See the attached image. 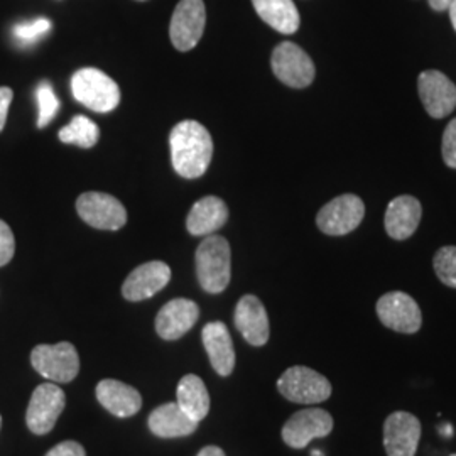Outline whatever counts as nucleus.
Masks as SVG:
<instances>
[{
  "label": "nucleus",
  "mask_w": 456,
  "mask_h": 456,
  "mask_svg": "<svg viewBox=\"0 0 456 456\" xmlns=\"http://www.w3.org/2000/svg\"><path fill=\"white\" fill-rule=\"evenodd\" d=\"M169 147L175 171L186 180L203 176L212 163V135L196 120H183L175 126Z\"/></svg>",
  "instance_id": "f257e3e1"
},
{
  "label": "nucleus",
  "mask_w": 456,
  "mask_h": 456,
  "mask_svg": "<svg viewBox=\"0 0 456 456\" xmlns=\"http://www.w3.org/2000/svg\"><path fill=\"white\" fill-rule=\"evenodd\" d=\"M196 276L210 294L224 293L232 277V252L227 239L208 235L196 250Z\"/></svg>",
  "instance_id": "f03ea898"
},
{
  "label": "nucleus",
  "mask_w": 456,
  "mask_h": 456,
  "mask_svg": "<svg viewBox=\"0 0 456 456\" xmlns=\"http://www.w3.org/2000/svg\"><path fill=\"white\" fill-rule=\"evenodd\" d=\"M71 94L82 105L98 114H109L118 107V85L97 68L78 69L71 78Z\"/></svg>",
  "instance_id": "7ed1b4c3"
},
{
  "label": "nucleus",
  "mask_w": 456,
  "mask_h": 456,
  "mask_svg": "<svg viewBox=\"0 0 456 456\" xmlns=\"http://www.w3.org/2000/svg\"><path fill=\"white\" fill-rule=\"evenodd\" d=\"M277 391L296 404L325 403L331 395V384L325 375L305 365H294L277 380Z\"/></svg>",
  "instance_id": "20e7f679"
},
{
  "label": "nucleus",
  "mask_w": 456,
  "mask_h": 456,
  "mask_svg": "<svg viewBox=\"0 0 456 456\" xmlns=\"http://www.w3.org/2000/svg\"><path fill=\"white\" fill-rule=\"evenodd\" d=\"M34 369L56 384H68L80 372L78 352L71 343L37 345L31 354Z\"/></svg>",
  "instance_id": "39448f33"
},
{
  "label": "nucleus",
  "mask_w": 456,
  "mask_h": 456,
  "mask_svg": "<svg viewBox=\"0 0 456 456\" xmlns=\"http://www.w3.org/2000/svg\"><path fill=\"white\" fill-rule=\"evenodd\" d=\"M271 66L277 80L291 88L310 86L316 75V68L308 53L289 41L281 43L273 51Z\"/></svg>",
  "instance_id": "423d86ee"
},
{
  "label": "nucleus",
  "mask_w": 456,
  "mask_h": 456,
  "mask_svg": "<svg viewBox=\"0 0 456 456\" xmlns=\"http://www.w3.org/2000/svg\"><path fill=\"white\" fill-rule=\"evenodd\" d=\"M375 310L380 323L397 333L412 335L423 325V314L418 303L403 291L384 294L377 301Z\"/></svg>",
  "instance_id": "0eeeda50"
},
{
  "label": "nucleus",
  "mask_w": 456,
  "mask_h": 456,
  "mask_svg": "<svg viewBox=\"0 0 456 456\" xmlns=\"http://www.w3.org/2000/svg\"><path fill=\"white\" fill-rule=\"evenodd\" d=\"M365 216V205L357 195H342L318 212L316 225L331 237H340L354 232Z\"/></svg>",
  "instance_id": "6e6552de"
},
{
  "label": "nucleus",
  "mask_w": 456,
  "mask_h": 456,
  "mask_svg": "<svg viewBox=\"0 0 456 456\" xmlns=\"http://www.w3.org/2000/svg\"><path fill=\"white\" fill-rule=\"evenodd\" d=\"M333 431V418L325 409L310 408L294 412L282 428V440L296 450L306 448L311 441L325 438Z\"/></svg>",
  "instance_id": "1a4fd4ad"
},
{
  "label": "nucleus",
  "mask_w": 456,
  "mask_h": 456,
  "mask_svg": "<svg viewBox=\"0 0 456 456\" xmlns=\"http://www.w3.org/2000/svg\"><path fill=\"white\" fill-rule=\"evenodd\" d=\"M66 395L56 384H41L34 389L26 423L34 435H48L65 409Z\"/></svg>",
  "instance_id": "9d476101"
},
{
  "label": "nucleus",
  "mask_w": 456,
  "mask_h": 456,
  "mask_svg": "<svg viewBox=\"0 0 456 456\" xmlns=\"http://www.w3.org/2000/svg\"><path fill=\"white\" fill-rule=\"evenodd\" d=\"M77 210L85 224L98 230H118L127 224L124 205L107 193H83L77 201Z\"/></svg>",
  "instance_id": "9b49d317"
},
{
  "label": "nucleus",
  "mask_w": 456,
  "mask_h": 456,
  "mask_svg": "<svg viewBox=\"0 0 456 456\" xmlns=\"http://www.w3.org/2000/svg\"><path fill=\"white\" fill-rule=\"evenodd\" d=\"M207 24L203 0H181L171 19L169 36L178 51H190L200 43Z\"/></svg>",
  "instance_id": "f8f14e48"
},
{
  "label": "nucleus",
  "mask_w": 456,
  "mask_h": 456,
  "mask_svg": "<svg viewBox=\"0 0 456 456\" xmlns=\"http://www.w3.org/2000/svg\"><path fill=\"white\" fill-rule=\"evenodd\" d=\"M419 438L421 423L414 414L397 411L387 416L384 423V448L387 456H416Z\"/></svg>",
  "instance_id": "ddd939ff"
},
{
  "label": "nucleus",
  "mask_w": 456,
  "mask_h": 456,
  "mask_svg": "<svg viewBox=\"0 0 456 456\" xmlns=\"http://www.w3.org/2000/svg\"><path fill=\"white\" fill-rule=\"evenodd\" d=\"M418 92L424 110L433 118H443L456 109V86L446 75L436 69H426L418 78Z\"/></svg>",
  "instance_id": "4468645a"
},
{
  "label": "nucleus",
  "mask_w": 456,
  "mask_h": 456,
  "mask_svg": "<svg viewBox=\"0 0 456 456\" xmlns=\"http://www.w3.org/2000/svg\"><path fill=\"white\" fill-rule=\"evenodd\" d=\"M171 281V269L161 261L146 262L135 267L124 281L122 294L127 301H144L159 293Z\"/></svg>",
  "instance_id": "2eb2a0df"
},
{
  "label": "nucleus",
  "mask_w": 456,
  "mask_h": 456,
  "mask_svg": "<svg viewBox=\"0 0 456 456\" xmlns=\"http://www.w3.org/2000/svg\"><path fill=\"white\" fill-rule=\"evenodd\" d=\"M235 326L252 346H264L269 342V316L261 299L254 294L244 296L235 308Z\"/></svg>",
  "instance_id": "dca6fc26"
},
{
  "label": "nucleus",
  "mask_w": 456,
  "mask_h": 456,
  "mask_svg": "<svg viewBox=\"0 0 456 456\" xmlns=\"http://www.w3.org/2000/svg\"><path fill=\"white\" fill-rule=\"evenodd\" d=\"M200 316L198 305L191 299L178 297L164 305L156 316V331L163 340H178L186 335Z\"/></svg>",
  "instance_id": "f3484780"
},
{
  "label": "nucleus",
  "mask_w": 456,
  "mask_h": 456,
  "mask_svg": "<svg viewBox=\"0 0 456 456\" xmlns=\"http://www.w3.org/2000/svg\"><path fill=\"white\" fill-rule=\"evenodd\" d=\"M423 207L414 196L403 195L394 198L387 205L384 227L394 240H408L419 227Z\"/></svg>",
  "instance_id": "a211bd4d"
},
{
  "label": "nucleus",
  "mask_w": 456,
  "mask_h": 456,
  "mask_svg": "<svg viewBox=\"0 0 456 456\" xmlns=\"http://www.w3.org/2000/svg\"><path fill=\"white\" fill-rule=\"evenodd\" d=\"M97 399L103 408L117 418H131L142 408V397L139 391L114 379L98 382Z\"/></svg>",
  "instance_id": "6ab92c4d"
},
{
  "label": "nucleus",
  "mask_w": 456,
  "mask_h": 456,
  "mask_svg": "<svg viewBox=\"0 0 456 456\" xmlns=\"http://www.w3.org/2000/svg\"><path fill=\"white\" fill-rule=\"evenodd\" d=\"M201 338L215 372L222 377L232 374L235 369V350L227 326L222 322L208 323L201 331Z\"/></svg>",
  "instance_id": "aec40b11"
},
{
  "label": "nucleus",
  "mask_w": 456,
  "mask_h": 456,
  "mask_svg": "<svg viewBox=\"0 0 456 456\" xmlns=\"http://www.w3.org/2000/svg\"><path fill=\"white\" fill-rule=\"evenodd\" d=\"M228 208L218 196H205L198 200L186 218V228L195 237L212 235L227 224Z\"/></svg>",
  "instance_id": "412c9836"
},
{
  "label": "nucleus",
  "mask_w": 456,
  "mask_h": 456,
  "mask_svg": "<svg viewBox=\"0 0 456 456\" xmlns=\"http://www.w3.org/2000/svg\"><path fill=\"white\" fill-rule=\"evenodd\" d=\"M147 424L159 438H183L193 435L198 429V423L178 406V403H166L154 409Z\"/></svg>",
  "instance_id": "4be33fe9"
},
{
  "label": "nucleus",
  "mask_w": 456,
  "mask_h": 456,
  "mask_svg": "<svg viewBox=\"0 0 456 456\" xmlns=\"http://www.w3.org/2000/svg\"><path fill=\"white\" fill-rule=\"evenodd\" d=\"M256 12L265 24L281 34H294L301 19L293 0H252Z\"/></svg>",
  "instance_id": "5701e85b"
},
{
  "label": "nucleus",
  "mask_w": 456,
  "mask_h": 456,
  "mask_svg": "<svg viewBox=\"0 0 456 456\" xmlns=\"http://www.w3.org/2000/svg\"><path fill=\"white\" fill-rule=\"evenodd\" d=\"M178 406H180L193 421L200 423L210 412V394L207 391L205 382L198 375H184L178 384Z\"/></svg>",
  "instance_id": "b1692460"
},
{
  "label": "nucleus",
  "mask_w": 456,
  "mask_h": 456,
  "mask_svg": "<svg viewBox=\"0 0 456 456\" xmlns=\"http://www.w3.org/2000/svg\"><path fill=\"white\" fill-rule=\"evenodd\" d=\"M60 141L65 144H75V146L90 149L95 146L100 139L98 126L85 115H75L71 122L65 126L60 134Z\"/></svg>",
  "instance_id": "393cba45"
},
{
  "label": "nucleus",
  "mask_w": 456,
  "mask_h": 456,
  "mask_svg": "<svg viewBox=\"0 0 456 456\" xmlns=\"http://www.w3.org/2000/svg\"><path fill=\"white\" fill-rule=\"evenodd\" d=\"M36 100H37V107H39L37 127L43 129L58 114L60 100L56 97V94H54V90H53V86H51L49 82H43L37 85V88H36Z\"/></svg>",
  "instance_id": "a878e982"
},
{
  "label": "nucleus",
  "mask_w": 456,
  "mask_h": 456,
  "mask_svg": "<svg viewBox=\"0 0 456 456\" xmlns=\"http://www.w3.org/2000/svg\"><path fill=\"white\" fill-rule=\"evenodd\" d=\"M49 31H51V20L46 17L19 22L12 28V34L20 46H33L39 39L48 36Z\"/></svg>",
  "instance_id": "bb28decb"
},
{
  "label": "nucleus",
  "mask_w": 456,
  "mask_h": 456,
  "mask_svg": "<svg viewBox=\"0 0 456 456\" xmlns=\"http://www.w3.org/2000/svg\"><path fill=\"white\" fill-rule=\"evenodd\" d=\"M435 273L440 279L441 282L448 288L456 289V247L455 245H448V247H441L436 252L435 259Z\"/></svg>",
  "instance_id": "cd10ccee"
},
{
  "label": "nucleus",
  "mask_w": 456,
  "mask_h": 456,
  "mask_svg": "<svg viewBox=\"0 0 456 456\" xmlns=\"http://www.w3.org/2000/svg\"><path fill=\"white\" fill-rule=\"evenodd\" d=\"M441 154H443V161L456 169V118H453L443 134V141H441Z\"/></svg>",
  "instance_id": "c85d7f7f"
},
{
  "label": "nucleus",
  "mask_w": 456,
  "mask_h": 456,
  "mask_svg": "<svg viewBox=\"0 0 456 456\" xmlns=\"http://www.w3.org/2000/svg\"><path fill=\"white\" fill-rule=\"evenodd\" d=\"M16 252V240L11 227L0 220V267L9 264Z\"/></svg>",
  "instance_id": "c756f323"
},
{
  "label": "nucleus",
  "mask_w": 456,
  "mask_h": 456,
  "mask_svg": "<svg viewBox=\"0 0 456 456\" xmlns=\"http://www.w3.org/2000/svg\"><path fill=\"white\" fill-rule=\"evenodd\" d=\"M46 456H86V452L77 441H63L51 448Z\"/></svg>",
  "instance_id": "7c9ffc66"
},
{
  "label": "nucleus",
  "mask_w": 456,
  "mask_h": 456,
  "mask_svg": "<svg viewBox=\"0 0 456 456\" xmlns=\"http://www.w3.org/2000/svg\"><path fill=\"white\" fill-rule=\"evenodd\" d=\"M14 98V94L9 86H0V132L5 127L7 122V114H9V107L11 102Z\"/></svg>",
  "instance_id": "2f4dec72"
},
{
  "label": "nucleus",
  "mask_w": 456,
  "mask_h": 456,
  "mask_svg": "<svg viewBox=\"0 0 456 456\" xmlns=\"http://www.w3.org/2000/svg\"><path fill=\"white\" fill-rule=\"evenodd\" d=\"M198 456H227L225 455V452L222 450V448H218V446H205Z\"/></svg>",
  "instance_id": "473e14b6"
},
{
  "label": "nucleus",
  "mask_w": 456,
  "mask_h": 456,
  "mask_svg": "<svg viewBox=\"0 0 456 456\" xmlns=\"http://www.w3.org/2000/svg\"><path fill=\"white\" fill-rule=\"evenodd\" d=\"M429 2V7L431 9H435V11H448V7H450V4H452V0H428Z\"/></svg>",
  "instance_id": "72a5a7b5"
},
{
  "label": "nucleus",
  "mask_w": 456,
  "mask_h": 456,
  "mask_svg": "<svg viewBox=\"0 0 456 456\" xmlns=\"http://www.w3.org/2000/svg\"><path fill=\"white\" fill-rule=\"evenodd\" d=\"M448 11H450V19H452L453 29L456 31V0H452V4H450V7H448Z\"/></svg>",
  "instance_id": "f704fd0d"
},
{
  "label": "nucleus",
  "mask_w": 456,
  "mask_h": 456,
  "mask_svg": "<svg viewBox=\"0 0 456 456\" xmlns=\"http://www.w3.org/2000/svg\"><path fill=\"white\" fill-rule=\"evenodd\" d=\"M0 428H2V416H0Z\"/></svg>",
  "instance_id": "c9c22d12"
},
{
  "label": "nucleus",
  "mask_w": 456,
  "mask_h": 456,
  "mask_svg": "<svg viewBox=\"0 0 456 456\" xmlns=\"http://www.w3.org/2000/svg\"><path fill=\"white\" fill-rule=\"evenodd\" d=\"M452 456H456V453H455V455H452Z\"/></svg>",
  "instance_id": "e433bc0d"
}]
</instances>
